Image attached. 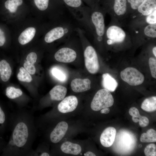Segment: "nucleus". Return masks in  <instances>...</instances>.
Masks as SVG:
<instances>
[{
  "mask_svg": "<svg viewBox=\"0 0 156 156\" xmlns=\"http://www.w3.org/2000/svg\"><path fill=\"white\" fill-rule=\"evenodd\" d=\"M9 129L11 134L2 156L24 155L31 153L36 135V126L32 113L18 110L11 114Z\"/></svg>",
  "mask_w": 156,
  "mask_h": 156,
  "instance_id": "f257e3e1",
  "label": "nucleus"
},
{
  "mask_svg": "<svg viewBox=\"0 0 156 156\" xmlns=\"http://www.w3.org/2000/svg\"><path fill=\"white\" fill-rule=\"evenodd\" d=\"M69 12L86 33L91 31V9L82 0H61Z\"/></svg>",
  "mask_w": 156,
  "mask_h": 156,
  "instance_id": "f03ea898",
  "label": "nucleus"
},
{
  "mask_svg": "<svg viewBox=\"0 0 156 156\" xmlns=\"http://www.w3.org/2000/svg\"><path fill=\"white\" fill-rule=\"evenodd\" d=\"M131 41L128 31L119 23L111 20L106 27L104 42L108 46H121Z\"/></svg>",
  "mask_w": 156,
  "mask_h": 156,
  "instance_id": "7ed1b4c3",
  "label": "nucleus"
},
{
  "mask_svg": "<svg viewBox=\"0 0 156 156\" xmlns=\"http://www.w3.org/2000/svg\"><path fill=\"white\" fill-rule=\"evenodd\" d=\"M105 15L100 5L91 9L90 36H92L94 41L99 44L104 43L106 28L105 22Z\"/></svg>",
  "mask_w": 156,
  "mask_h": 156,
  "instance_id": "20e7f679",
  "label": "nucleus"
},
{
  "mask_svg": "<svg viewBox=\"0 0 156 156\" xmlns=\"http://www.w3.org/2000/svg\"><path fill=\"white\" fill-rule=\"evenodd\" d=\"M136 142V137L132 133L126 130H120L116 134L114 148L120 154H129L134 149Z\"/></svg>",
  "mask_w": 156,
  "mask_h": 156,
  "instance_id": "39448f33",
  "label": "nucleus"
},
{
  "mask_svg": "<svg viewBox=\"0 0 156 156\" xmlns=\"http://www.w3.org/2000/svg\"><path fill=\"white\" fill-rule=\"evenodd\" d=\"M125 28L130 35L131 41L142 42L156 39V24Z\"/></svg>",
  "mask_w": 156,
  "mask_h": 156,
  "instance_id": "423d86ee",
  "label": "nucleus"
},
{
  "mask_svg": "<svg viewBox=\"0 0 156 156\" xmlns=\"http://www.w3.org/2000/svg\"><path fill=\"white\" fill-rule=\"evenodd\" d=\"M114 99L110 92L105 89L98 90L94 95L91 104V107L94 111L112 106Z\"/></svg>",
  "mask_w": 156,
  "mask_h": 156,
  "instance_id": "0eeeda50",
  "label": "nucleus"
},
{
  "mask_svg": "<svg viewBox=\"0 0 156 156\" xmlns=\"http://www.w3.org/2000/svg\"><path fill=\"white\" fill-rule=\"evenodd\" d=\"M85 64L88 71L95 74L99 69V64L97 53L95 49L90 45H87L83 51Z\"/></svg>",
  "mask_w": 156,
  "mask_h": 156,
  "instance_id": "6e6552de",
  "label": "nucleus"
},
{
  "mask_svg": "<svg viewBox=\"0 0 156 156\" xmlns=\"http://www.w3.org/2000/svg\"><path fill=\"white\" fill-rule=\"evenodd\" d=\"M120 76L122 79L132 86L142 84L144 80V75L135 68L128 67L121 71Z\"/></svg>",
  "mask_w": 156,
  "mask_h": 156,
  "instance_id": "1a4fd4ad",
  "label": "nucleus"
},
{
  "mask_svg": "<svg viewBox=\"0 0 156 156\" xmlns=\"http://www.w3.org/2000/svg\"><path fill=\"white\" fill-rule=\"evenodd\" d=\"M77 56V53L73 48L64 46L59 49L54 54V58L57 61L70 63L74 61Z\"/></svg>",
  "mask_w": 156,
  "mask_h": 156,
  "instance_id": "9d476101",
  "label": "nucleus"
},
{
  "mask_svg": "<svg viewBox=\"0 0 156 156\" xmlns=\"http://www.w3.org/2000/svg\"><path fill=\"white\" fill-rule=\"evenodd\" d=\"M156 10V0H145L138 7L135 12L130 16L129 20L149 15Z\"/></svg>",
  "mask_w": 156,
  "mask_h": 156,
  "instance_id": "9b49d317",
  "label": "nucleus"
},
{
  "mask_svg": "<svg viewBox=\"0 0 156 156\" xmlns=\"http://www.w3.org/2000/svg\"><path fill=\"white\" fill-rule=\"evenodd\" d=\"M155 24H156V10L149 15L129 20L125 27H133Z\"/></svg>",
  "mask_w": 156,
  "mask_h": 156,
  "instance_id": "f8f14e48",
  "label": "nucleus"
},
{
  "mask_svg": "<svg viewBox=\"0 0 156 156\" xmlns=\"http://www.w3.org/2000/svg\"><path fill=\"white\" fill-rule=\"evenodd\" d=\"M78 104L76 96H70L64 99L58 105L57 109L61 113H66L72 112L76 108Z\"/></svg>",
  "mask_w": 156,
  "mask_h": 156,
  "instance_id": "ddd939ff",
  "label": "nucleus"
},
{
  "mask_svg": "<svg viewBox=\"0 0 156 156\" xmlns=\"http://www.w3.org/2000/svg\"><path fill=\"white\" fill-rule=\"evenodd\" d=\"M68 128L67 123L64 121L58 123L50 134V141L53 143L60 142L64 136Z\"/></svg>",
  "mask_w": 156,
  "mask_h": 156,
  "instance_id": "4468645a",
  "label": "nucleus"
},
{
  "mask_svg": "<svg viewBox=\"0 0 156 156\" xmlns=\"http://www.w3.org/2000/svg\"><path fill=\"white\" fill-rule=\"evenodd\" d=\"M116 133V129L113 127H109L105 129L100 136V141L101 144L106 147L112 146L114 141Z\"/></svg>",
  "mask_w": 156,
  "mask_h": 156,
  "instance_id": "2eb2a0df",
  "label": "nucleus"
},
{
  "mask_svg": "<svg viewBox=\"0 0 156 156\" xmlns=\"http://www.w3.org/2000/svg\"><path fill=\"white\" fill-rule=\"evenodd\" d=\"M11 114L0 103V133L3 135L9 129Z\"/></svg>",
  "mask_w": 156,
  "mask_h": 156,
  "instance_id": "dca6fc26",
  "label": "nucleus"
},
{
  "mask_svg": "<svg viewBox=\"0 0 156 156\" xmlns=\"http://www.w3.org/2000/svg\"><path fill=\"white\" fill-rule=\"evenodd\" d=\"M91 81L88 79L76 78L72 81L71 87L72 90L75 92L85 91L91 88Z\"/></svg>",
  "mask_w": 156,
  "mask_h": 156,
  "instance_id": "f3484780",
  "label": "nucleus"
},
{
  "mask_svg": "<svg viewBox=\"0 0 156 156\" xmlns=\"http://www.w3.org/2000/svg\"><path fill=\"white\" fill-rule=\"evenodd\" d=\"M102 84L104 88L110 92L115 91L118 86L116 80L108 73L102 75Z\"/></svg>",
  "mask_w": 156,
  "mask_h": 156,
  "instance_id": "a211bd4d",
  "label": "nucleus"
},
{
  "mask_svg": "<svg viewBox=\"0 0 156 156\" xmlns=\"http://www.w3.org/2000/svg\"><path fill=\"white\" fill-rule=\"evenodd\" d=\"M12 71L10 65L5 59L0 61V79L3 82H6L9 79Z\"/></svg>",
  "mask_w": 156,
  "mask_h": 156,
  "instance_id": "6ab92c4d",
  "label": "nucleus"
},
{
  "mask_svg": "<svg viewBox=\"0 0 156 156\" xmlns=\"http://www.w3.org/2000/svg\"><path fill=\"white\" fill-rule=\"evenodd\" d=\"M61 149L64 153L75 155L79 154L81 151L80 145L69 141L63 143L61 146Z\"/></svg>",
  "mask_w": 156,
  "mask_h": 156,
  "instance_id": "aec40b11",
  "label": "nucleus"
},
{
  "mask_svg": "<svg viewBox=\"0 0 156 156\" xmlns=\"http://www.w3.org/2000/svg\"><path fill=\"white\" fill-rule=\"evenodd\" d=\"M66 88L62 86H54L49 92L51 99L54 101H60L63 100L67 93Z\"/></svg>",
  "mask_w": 156,
  "mask_h": 156,
  "instance_id": "412c9836",
  "label": "nucleus"
},
{
  "mask_svg": "<svg viewBox=\"0 0 156 156\" xmlns=\"http://www.w3.org/2000/svg\"><path fill=\"white\" fill-rule=\"evenodd\" d=\"M36 33L35 29L33 27L27 28L20 34L18 38L19 43L24 45L30 42L34 37Z\"/></svg>",
  "mask_w": 156,
  "mask_h": 156,
  "instance_id": "4be33fe9",
  "label": "nucleus"
},
{
  "mask_svg": "<svg viewBox=\"0 0 156 156\" xmlns=\"http://www.w3.org/2000/svg\"><path fill=\"white\" fill-rule=\"evenodd\" d=\"M129 114L132 116V119L138 118L140 126L144 127L147 126L149 123L148 118L146 117L140 115L139 111L136 108L133 107L129 110Z\"/></svg>",
  "mask_w": 156,
  "mask_h": 156,
  "instance_id": "5701e85b",
  "label": "nucleus"
},
{
  "mask_svg": "<svg viewBox=\"0 0 156 156\" xmlns=\"http://www.w3.org/2000/svg\"><path fill=\"white\" fill-rule=\"evenodd\" d=\"M141 108L147 112H152L156 110V97L153 96L146 99L142 103Z\"/></svg>",
  "mask_w": 156,
  "mask_h": 156,
  "instance_id": "b1692460",
  "label": "nucleus"
},
{
  "mask_svg": "<svg viewBox=\"0 0 156 156\" xmlns=\"http://www.w3.org/2000/svg\"><path fill=\"white\" fill-rule=\"evenodd\" d=\"M140 141L142 142L149 143L156 142V131L153 129L148 130L146 133L141 135Z\"/></svg>",
  "mask_w": 156,
  "mask_h": 156,
  "instance_id": "393cba45",
  "label": "nucleus"
},
{
  "mask_svg": "<svg viewBox=\"0 0 156 156\" xmlns=\"http://www.w3.org/2000/svg\"><path fill=\"white\" fill-rule=\"evenodd\" d=\"M23 4V0H6L4 5L5 9L12 13L16 12L18 7Z\"/></svg>",
  "mask_w": 156,
  "mask_h": 156,
  "instance_id": "a878e982",
  "label": "nucleus"
},
{
  "mask_svg": "<svg viewBox=\"0 0 156 156\" xmlns=\"http://www.w3.org/2000/svg\"><path fill=\"white\" fill-rule=\"evenodd\" d=\"M144 0H127L128 15V20L129 16L135 12L138 7Z\"/></svg>",
  "mask_w": 156,
  "mask_h": 156,
  "instance_id": "bb28decb",
  "label": "nucleus"
},
{
  "mask_svg": "<svg viewBox=\"0 0 156 156\" xmlns=\"http://www.w3.org/2000/svg\"><path fill=\"white\" fill-rule=\"evenodd\" d=\"M5 94L8 98L14 99L21 96L23 92L19 88H16L12 86H8L6 89Z\"/></svg>",
  "mask_w": 156,
  "mask_h": 156,
  "instance_id": "cd10ccee",
  "label": "nucleus"
},
{
  "mask_svg": "<svg viewBox=\"0 0 156 156\" xmlns=\"http://www.w3.org/2000/svg\"><path fill=\"white\" fill-rule=\"evenodd\" d=\"M17 77L18 80L21 81L30 82L32 80V77L30 74L23 67L20 68Z\"/></svg>",
  "mask_w": 156,
  "mask_h": 156,
  "instance_id": "c85d7f7f",
  "label": "nucleus"
},
{
  "mask_svg": "<svg viewBox=\"0 0 156 156\" xmlns=\"http://www.w3.org/2000/svg\"><path fill=\"white\" fill-rule=\"evenodd\" d=\"M51 73L53 76L60 81H64L66 80V74L62 69L54 67L51 69Z\"/></svg>",
  "mask_w": 156,
  "mask_h": 156,
  "instance_id": "c756f323",
  "label": "nucleus"
},
{
  "mask_svg": "<svg viewBox=\"0 0 156 156\" xmlns=\"http://www.w3.org/2000/svg\"><path fill=\"white\" fill-rule=\"evenodd\" d=\"M144 153L146 156H156V145L154 144L148 145L144 149Z\"/></svg>",
  "mask_w": 156,
  "mask_h": 156,
  "instance_id": "7c9ffc66",
  "label": "nucleus"
},
{
  "mask_svg": "<svg viewBox=\"0 0 156 156\" xmlns=\"http://www.w3.org/2000/svg\"><path fill=\"white\" fill-rule=\"evenodd\" d=\"M148 64L152 77L156 78V60L155 58L150 57L148 60Z\"/></svg>",
  "mask_w": 156,
  "mask_h": 156,
  "instance_id": "2f4dec72",
  "label": "nucleus"
},
{
  "mask_svg": "<svg viewBox=\"0 0 156 156\" xmlns=\"http://www.w3.org/2000/svg\"><path fill=\"white\" fill-rule=\"evenodd\" d=\"M23 66L24 68L30 74L34 75L35 73L36 69L34 64L26 61L24 63Z\"/></svg>",
  "mask_w": 156,
  "mask_h": 156,
  "instance_id": "473e14b6",
  "label": "nucleus"
},
{
  "mask_svg": "<svg viewBox=\"0 0 156 156\" xmlns=\"http://www.w3.org/2000/svg\"><path fill=\"white\" fill-rule=\"evenodd\" d=\"M86 5L90 8L93 9L99 6V0H82Z\"/></svg>",
  "mask_w": 156,
  "mask_h": 156,
  "instance_id": "72a5a7b5",
  "label": "nucleus"
},
{
  "mask_svg": "<svg viewBox=\"0 0 156 156\" xmlns=\"http://www.w3.org/2000/svg\"><path fill=\"white\" fill-rule=\"evenodd\" d=\"M37 57L36 53L32 52L29 53L26 57L27 61L33 64L36 62Z\"/></svg>",
  "mask_w": 156,
  "mask_h": 156,
  "instance_id": "f704fd0d",
  "label": "nucleus"
},
{
  "mask_svg": "<svg viewBox=\"0 0 156 156\" xmlns=\"http://www.w3.org/2000/svg\"><path fill=\"white\" fill-rule=\"evenodd\" d=\"M6 37L5 33L0 28V47L3 46L6 42Z\"/></svg>",
  "mask_w": 156,
  "mask_h": 156,
  "instance_id": "c9c22d12",
  "label": "nucleus"
},
{
  "mask_svg": "<svg viewBox=\"0 0 156 156\" xmlns=\"http://www.w3.org/2000/svg\"><path fill=\"white\" fill-rule=\"evenodd\" d=\"M6 143L3 138V135L0 133V154L2 153Z\"/></svg>",
  "mask_w": 156,
  "mask_h": 156,
  "instance_id": "e433bc0d",
  "label": "nucleus"
},
{
  "mask_svg": "<svg viewBox=\"0 0 156 156\" xmlns=\"http://www.w3.org/2000/svg\"><path fill=\"white\" fill-rule=\"evenodd\" d=\"M110 112V109L108 108H103L101 111V114H107Z\"/></svg>",
  "mask_w": 156,
  "mask_h": 156,
  "instance_id": "4c0bfd02",
  "label": "nucleus"
},
{
  "mask_svg": "<svg viewBox=\"0 0 156 156\" xmlns=\"http://www.w3.org/2000/svg\"><path fill=\"white\" fill-rule=\"evenodd\" d=\"M85 156H95L96 155L90 151H88L84 154Z\"/></svg>",
  "mask_w": 156,
  "mask_h": 156,
  "instance_id": "58836bf2",
  "label": "nucleus"
},
{
  "mask_svg": "<svg viewBox=\"0 0 156 156\" xmlns=\"http://www.w3.org/2000/svg\"><path fill=\"white\" fill-rule=\"evenodd\" d=\"M153 53L155 57H156V47L155 46L153 47L152 50Z\"/></svg>",
  "mask_w": 156,
  "mask_h": 156,
  "instance_id": "ea45409f",
  "label": "nucleus"
},
{
  "mask_svg": "<svg viewBox=\"0 0 156 156\" xmlns=\"http://www.w3.org/2000/svg\"><path fill=\"white\" fill-rule=\"evenodd\" d=\"M40 156H49V154L46 152H43L40 154L39 155Z\"/></svg>",
  "mask_w": 156,
  "mask_h": 156,
  "instance_id": "a19ab883",
  "label": "nucleus"
},
{
  "mask_svg": "<svg viewBox=\"0 0 156 156\" xmlns=\"http://www.w3.org/2000/svg\"><path fill=\"white\" fill-rule=\"evenodd\" d=\"M139 146L140 148H141L142 146V145L141 144H140L139 145Z\"/></svg>",
  "mask_w": 156,
  "mask_h": 156,
  "instance_id": "79ce46f5",
  "label": "nucleus"
}]
</instances>
